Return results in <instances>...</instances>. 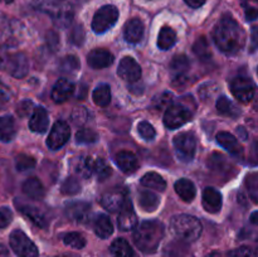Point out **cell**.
<instances>
[{
  "label": "cell",
  "mask_w": 258,
  "mask_h": 257,
  "mask_svg": "<svg viewBox=\"0 0 258 257\" xmlns=\"http://www.w3.org/2000/svg\"><path fill=\"white\" fill-rule=\"evenodd\" d=\"M170 229L176 238L190 243L201 237L203 227L197 217L190 214H179L171 219Z\"/></svg>",
  "instance_id": "3957f363"
},
{
  "label": "cell",
  "mask_w": 258,
  "mask_h": 257,
  "mask_svg": "<svg viewBox=\"0 0 258 257\" xmlns=\"http://www.w3.org/2000/svg\"><path fill=\"white\" fill-rule=\"evenodd\" d=\"M116 164H117L118 168L121 169V171L125 174H131L138 169V158L134 153L131 151H118L116 154V158H115Z\"/></svg>",
  "instance_id": "7402d4cb"
},
{
  "label": "cell",
  "mask_w": 258,
  "mask_h": 257,
  "mask_svg": "<svg viewBox=\"0 0 258 257\" xmlns=\"http://www.w3.org/2000/svg\"><path fill=\"white\" fill-rule=\"evenodd\" d=\"M93 228H95V233L102 239L108 238L113 233V224L106 214L96 216L95 221H93Z\"/></svg>",
  "instance_id": "603a6c76"
},
{
  "label": "cell",
  "mask_w": 258,
  "mask_h": 257,
  "mask_svg": "<svg viewBox=\"0 0 258 257\" xmlns=\"http://www.w3.org/2000/svg\"><path fill=\"white\" fill-rule=\"evenodd\" d=\"M246 185L248 188V193L251 196L252 201L257 202V191H258V179H257V174L252 173L247 176L246 179Z\"/></svg>",
  "instance_id": "bcb514c9"
},
{
  "label": "cell",
  "mask_w": 258,
  "mask_h": 257,
  "mask_svg": "<svg viewBox=\"0 0 258 257\" xmlns=\"http://www.w3.org/2000/svg\"><path fill=\"white\" fill-rule=\"evenodd\" d=\"M229 257H256L253 249L248 246H241L228 253Z\"/></svg>",
  "instance_id": "681fc988"
},
{
  "label": "cell",
  "mask_w": 258,
  "mask_h": 257,
  "mask_svg": "<svg viewBox=\"0 0 258 257\" xmlns=\"http://www.w3.org/2000/svg\"><path fill=\"white\" fill-rule=\"evenodd\" d=\"M14 203L15 207L18 208V211L22 212V213L24 214V216H27L29 219H32L38 227H40V228L47 227V219H45L44 214L39 211V208L30 206V204L23 203L20 199H15Z\"/></svg>",
  "instance_id": "2e32d148"
},
{
  "label": "cell",
  "mask_w": 258,
  "mask_h": 257,
  "mask_svg": "<svg viewBox=\"0 0 258 257\" xmlns=\"http://www.w3.org/2000/svg\"><path fill=\"white\" fill-rule=\"evenodd\" d=\"M12 98V91L7 85L0 82V102H8Z\"/></svg>",
  "instance_id": "db71d44e"
},
{
  "label": "cell",
  "mask_w": 258,
  "mask_h": 257,
  "mask_svg": "<svg viewBox=\"0 0 258 257\" xmlns=\"http://www.w3.org/2000/svg\"><path fill=\"white\" fill-rule=\"evenodd\" d=\"M165 234V227L161 222L145 221L136 227L134 232V242L144 253H154L158 249Z\"/></svg>",
  "instance_id": "7a4b0ae2"
},
{
  "label": "cell",
  "mask_w": 258,
  "mask_h": 257,
  "mask_svg": "<svg viewBox=\"0 0 258 257\" xmlns=\"http://www.w3.org/2000/svg\"><path fill=\"white\" fill-rule=\"evenodd\" d=\"M0 257H10L9 251H8V248L4 244H0Z\"/></svg>",
  "instance_id": "6125c7cd"
},
{
  "label": "cell",
  "mask_w": 258,
  "mask_h": 257,
  "mask_svg": "<svg viewBox=\"0 0 258 257\" xmlns=\"http://www.w3.org/2000/svg\"><path fill=\"white\" fill-rule=\"evenodd\" d=\"M174 188H175V191L183 201L191 202L196 198V185H194L193 181H190L189 179H179L175 183V185H174Z\"/></svg>",
  "instance_id": "484cf974"
},
{
  "label": "cell",
  "mask_w": 258,
  "mask_h": 257,
  "mask_svg": "<svg viewBox=\"0 0 258 257\" xmlns=\"http://www.w3.org/2000/svg\"><path fill=\"white\" fill-rule=\"evenodd\" d=\"M237 135H238L239 139H242V140H246L247 138H248V134H247V131L244 130V127H242V126H239V127H237Z\"/></svg>",
  "instance_id": "91938a15"
},
{
  "label": "cell",
  "mask_w": 258,
  "mask_h": 257,
  "mask_svg": "<svg viewBox=\"0 0 258 257\" xmlns=\"http://www.w3.org/2000/svg\"><path fill=\"white\" fill-rule=\"evenodd\" d=\"M71 136V128L67 125L66 121H57L53 125L52 130H50L49 135L47 139V146L50 150H58L62 148L66 143L68 141Z\"/></svg>",
  "instance_id": "30bf717a"
},
{
  "label": "cell",
  "mask_w": 258,
  "mask_h": 257,
  "mask_svg": "<svg viewBox=\"0 0 258 257\" xmlns=\"http://www.w3.org/2000/svg\"><path fill=\"white\" fill-rule=\"evenodd\" d=\"M242 8L244 9L246 19L252 22L258 17V0H241Z\"/></svg>",
  "instance_id": "7bdbcfd3"
},
{
  "label": "cell",
  "mask_w": 258,
  "mask_h": 257,
  "mask_svg": "<svg viewBox=\"0 0 258 257\" xmlns=\"http://www.w3.org/2000/svg\"><path fill=\"white\" fill-rule=\"evenodd\" d=\"M176 43V33L173 28L163 27L158 37V47L161 50H168Z\"/></svg>",
  "instance_id": "f1b7e54d"
},
{
  "label": "cell",
  "mask_w": 258,
  "mask_h": 257,
  "mask_svg": "<svg viewBox=\"0 0 258 257\" xmlns=\"http://www.w3.org/2000/svg\"><path fill=\"white\" fill-rule=\"evenodd\" d=\"M193 52L201 60H204V62H206V60L211 59L212 52L211 48H209L208 40H207L206 37H201L196 43H194Z\"/></svg>",
  "instance_id": "e575fe53"
},
{
  "label": "cell",
  "mask_w": 258,
  "mask_h": 257,
  "mask_svg": "<svg viewBox=\"0 0 258 257\" xmlns=\"http://www.w3.org/2000/svg\"><path fill=\"white\" fill-rule=\"evenodd\" d=\"M93 102L100 107H106L111 101V90L110 86L106 83H101L93 91Z\"/></svg>",
  "instance_id": "d6a6232c"
},
{
  "label": "cell",
  "mask_w": 258,
  "mask_h": 257,
  "mask_svg": "<svg viewBox=\"0 0 258 257\" xmlns=\"http://www.w3.org/2000/svg\"><path fill=\"white\" fill-rule=\"evenodd\" d=\"M10 247L18 257H38V248L32 239L20 229H15L10 234Z\"/></svg>",
  "instance_id": "5b68a950"
},
{
  "label": "cell",
  "mask_w": 258,
  "mask_h": 257,
  "mask_svg": "<svg viewBox=\"0 0 258 257\" xmlns=\"http://www.w3.org/2000/svg\"><path fill=\"white\" fill-rule=\"evenodd\" d=\"M93 173L96 174L98 180L103 181L110 178L111 174H112V169L110 168V165L103 159H97L93 163Z\"/></svg>",
  "instance_id": "d590c367"
},
{
  "label": "cell",
  "mask_w": 258,
  "mask_h": 257,
  "mask_svg": "<svg viewBox=\"0 0 258 257\" xmlns=\"http://www.w3.org/2000/svg\"><path fill=\"white\" fill-rule=\"evenodd\" d=\"M127 197V190L123 186H116L111 190L106 191L101 198V204L105 209L110 212L120 211L121 207L123 206Z\"/></svg>",
  "instance_id": "8fae6325"
},
{
  "label": "cell",
  "mask_w": 258,
  "mask_h": 257,
  "mask_svg": "<svg viewBox=\"0 0 258 257\" xmlns=\"http://www.w3.org/2000/svg\"><path fill=\"white\" fill-rule=\"evenodd\" d=\"M85 29L81 24H77L73 27L72 32L70 34V40L71 43H73L75 45H82L83 40H85Z\"/></svg>",
  "instance_id": "7dc6e473"
},
{
  "label": "cell",
  "mask_w": 258,
  "mask_h": 257,
  "mask_svg": "<svg viewBox=\"0 0 258 257\" xmlns=\"http://www.w3.org/2000/svg\"><path fill=\"white\" fill-rule=\"evenodd\" d=\"M214 42L217 47L227 55H236L246 44V34L238 23L231 17L224 15L213 32Z\"/></svg>",
  "instance_id": "6da1fadb"
},
{
  "label": "cell",
  "mask_w": 258,
  "mask_h": 257,
  "mask_svg": "<svg viewBox=\"0 0 258 257\" xmlns=\"http://www.w3.org/2000/svg\"><path fill=\"white\" fill-rule=\"evenodd\" d=\"M80 59L76 55H67L60 60L59 70L60 72L67 73V75H72V73L77 72L80 70Z\"/></svg>",
  "instance_id": "8d00e7d4"
},
{
  "label": "cell",
  "mask_w": 258,
  "mask_h": 257,
  "mask_svg": "<svg viewBox=\"0 0 258 257\" xmlns=\"http://www.w3.org/2000/svg\"><path fill=\"white\" fill-rule=\"evenodd\" d=\"M217 111H218L221 115L228 116V117H238L241 115V110L234 105V102H232L228 97L226 96H221V97L217 100Z\"/></svg>",
  "instance_id": "4316f807"
},
{
  "label": "cell",
  "mask_w": 258,
  "mask_h": 257,
  "mask_svg": "<svg viewBox=\"0 0 258 257\" xmlns=\"http://www.w3.org/2000/svg\"><path fill=\"white\" fill-rule=\"evenodd\" d=\"M138 131L144 140H153L156 136V131L154 126L148 121H141L138 125Z\"/></svg>",
  "instance_id": "ee69618b"
},
{
  "label": "cell",
  "mask_w": 258,
  "mask_h": 257,
  "mask_svg": "<svg viewBox=\"0 0 258 257\" xmlns=\"http://www.w3.org/2000/svg\"><path fill=\"white\" fill-rule=\"evenodd\" d=\"M170 68L175 75H181L185 73V71L189 68V59L185 54H178L173 58L170 63Z\"/></svg>",
  "instance_id": "ab89813d"
},
{
  "label": "cell",
  "mask_w": 258,
  "mask_h": 257,
  "mask_svg": "<svg viewBox=\"0 0 258 257\" xmlns=\"http://www.w3.org/2000/svg\"><path fill=\"white\" fill-rule=\"evenodd\" d=\"M87 91H88V88L86 87L85 85H81L80 87L77 88V93H76V96H77L78 100H83V98L87 96Z\"/></svg>",
  "instance_id": "6f0895ef"
},
{
  "label": "cell",
  "mask_w": 258,
  "mask_h": 257,
  "mask_svg": "<svg viewBox=\"0 0 258 257\" xmlns=\"http://www.w3.org/2000/svg\"><path fill=\"white\" fill-rule=\"evenodd\" d=\"M87 62L90 67L95 68V70H102V68H107L112 65L113 55L110 50L103 49V48H96L88 53Z\"/></svg>",
  "instance_id": "5bb4252c"
},
{
  "label": "cell",
  "mask_w": 258,
  "mask_h": 257,
  "mask_svg": "<svg viewBox=\"0 0 258 257\" xmlns=\"http://www.w3.org/2000/svg\"><path fill=\"white\" fill-rule=\"evenodd\" d=\"M136 224H138V216L135 213V209L130 199H126L118 213L117 226L121 231H131L135 228Z\"/></svg>",
  "instance_id": "4fadbf2b"
},
{
  "label": "cell",
  "mask_w": 258,
  "mask_h": 257,
  "mask_svg": "<svg viewBox=\"0 0 258 257\" xmlns=\"http://www.w3.org/2000/svg\"><path fill=\"white\" fill-rule=\"evenodd\" d=\"M159 203H160V201H159V197L156 194L149 190H141L139 193V204L144 211L154 212L158 208Z\"/></svg>",
  "instance_id": "1f68e13d"
},
{
  "label": "cell",
  "mask_w": 258,
  "mask_h": 257,
  "mask_svg": "<svg viewBox=\"0 0 258 257\" xmlns=\"http://www.w3.org/2000/svg\"><path fill=\"white\" fill-rule=\"evenodd\" d=\"M144 32H145L144 23L139 18H133V19H130L126 23L125 29H123V35H125V39L128 43L136 44V43H139L143 39Z\"/></svg>",
  "instance_id": "9a60e30c"
},
{
  "label": "cell",
  "mask_w": 258,
  "mask_h": 257,
  "mask_svg": "<svg viewBox=\"0 0 258 257\" xmlns=\"http://www.w3.org/2000/svg\"><path fill=\"white\" fill-rule=\"evenodd\" d=\"M23 193L29 198L39 201L44 197V186L38 178H29L23 184Z\"/></svg>",
  "instance_id": "cb8c5ba5"
},
{
  "label": "cell",
  "mask_w": 258,
  "mask_h": 257,
  "mask_svg": "<svg viewBox=\"0 0 258 257\" xmlns=\"http://www.w3.org/2000/svg\"><path fill=\"white\" fill-rule=\"evenodd\" d=\"M75 92V85L67 78H60L57 81L52 90V98L54 102L63 103Z\"/></svg>",
  "instance_id": "e0dca14e"
},
{
  "label": "cell",
  "mask_w": 258,
  "mask_h": 257,
  "mask_svg": "<svg viewBox=\"0 0 258 257\" xmlns=\"http://www.w3.org/2000/svg\"><path fill=\"white\" fill-rule=\"evenodd\" d=\"M62 193L67 194V196H73V194H77L81 190V185L78 183V180L73 176L68 178L64 183L62 184Z\"/></svg>",
  "instance_id": "f6af8a7d"
},
{
  "label": "cell",
  "mask_w": 258,
  "mask_h": 257,
  "mask_svg": "<svg viewBox=\"0 0 258 257\" xmlns=\"http://www.w3.org/2000/svg\"><path fill=\"white\" fill-rule=\"evenodd\" d=\"M251 221H252V223H253V224H256V223H257V212H254V213L252 214Z\"/></svg>",
  "instance_id": "be15d7a7"
},
{
  "label": "cell",
  "mask_w": 258,
  "mask_h": 257,
  "mask_svg": "<svg viewBox=\"0 0 258 257\" xmlns=\"http://www.w3.org/2000/svg\"><path fill=\"white\" fill-rule=\"evenodd\" d=\"M63 242H64L67 246L72 247V248L81 249L86 246V238L78 232H71V233H67L63 238Z\"/></svg>",
  "instance_id": "74e56055"
},
{
  "label": "cell",
  "mask_w": 258,
  "mask_h": 257,
  "mask_svg": "<svg viewBox=\"0 0 258 257\" xmlns=\"http://www.w3.org/2000/svg\"><path fill=\"white\" fill-rule=\"evenodd\" d=\"M53 22L57 27L64 28L70 25V23L72 22L73 18V12L71 9V7H58L54 12L52 13Z\"/></svg>",
  "instance_id": "4dcf8cb0"
},
{
  "label": "cell",
  "mask_w": 258,
  "mask_h": 257,
  "mask_svg": "<svg viewBox=\"0 0 258 257\" xmlns=\"http://www.w3.org/2000/svg\"><path fill=\"white\" fill-rule=\"evenodd\" d=\"M9 48L7 45H0V70L3 68V65H4L5 59L8 57V53H9Z\"/></svg>",
  "instance_id": "9f6ffc18"
},
{
  "label": "cell",
  "mask_w": 258,
  "mask_h": 257,
  "mask_svg": "<svg viewBox=\"0 0 258 257\" xmlns=\"http://www.w3.org/2000/svg\"><path fill=\"white\" fill-rule=\"evenodd\" d=\"M191 112L189 107L181 105V103H176V105H170L165 110V115H164V125L170 130L178 128L180 126L185 125L188 121L191 120Z\"/></svg>",
  "instance_id": "52a82bcc"
},
{
  "label": "cell",
  "mask_w": 258,
  "mask_h": 257,
  "mask_svg": "<svg viewBox=\"0 0 258 257\" xmlns=\"http://www.w3.org/2000/svg\"><path fill=\"white\" fill-rule=\"evenodd\" d=\"M13 221V212L8 207H0V228H5Z\"/></svg>",
  "instance_id": "f907efd6"
},
{
  "label": "cell",
  "mask_w": 258,
  "mask_h": 257,
  "mask_svg": "<svg viewBox=\"0 0 258 257\" xmlns=\"http://www.w3.org/2000/svg\"><path fill=\"white\" fill-rule=\"evenodd\" d=\"M97 139V133H95L92 128H81V130L76 134V141H77L78 144H83V145L96 143Z\"/></svg>",
  "instance_id": "b9f144b4"
},
{
  "label": "cell",
  "mask_w": 258,
  "mask_h": 257,
  "mask_svg": "<svg viewBox=\"0 0 258 257\" xmlns=\"http://www.w3.org/2000/svg\"><path fill=\"white\" fill-rule=\"evenodd\" d=\"M58 42H59V39H58V35L54 32L50 30V32L47 33V43L52 49H55L58 47Z\"/></svg>",
  "instance_id": "11a10c76"
},
{
  "label": "cell",
  "mask_w": 258,
  "mask_h": 257,
  "mask_svg": "<svg viewBox=\"0 0 258 257\" xmlns=\"http://www.w3.org/2000/svg\"><path fill=\"white\" fill-rule=\"evenodd\" d=\"M117 75L130 83L139 82L141 78V67L134 58L125 57L121 59L117 68Z\"/></svg>",
  "instance_id": "7c38bea8"
},
{
  "label": "cell",
  "mask_w": 258,
  "mask_h": 257,
  "mask_svg": "<svg viewBox=\"0 0 258 257\" xmlns=\"http://www.w3.org/2000/svg\"><path fill=\"white\" fill-rule=\"evenodd\" d=\"M4 2L8 3V4H10V3H13V2H14V0H4Z\"/></svg>",
  "instance_id": "03108f58"
},
{
  "label": "cell",
  "mask_w": 258,
  "mask_h": 257,
  "mask_svg": "<svg viewBox=\"0 0 258 257\" xmlns=\"http://www.w3.org/2000/svg\"><path fill=\"white\" fill-rule=\"evenodd\" d=\"M28 70H29V62L27 55L22 52H9L2 68V71H5L15 78L25 77Z\"/></svg>",
  "instance_id": "ba28073f"
},
{
  "label": "cell",
  "mask_w": 258,
  "mask_h": 257,
  "mask_svg": "<svg viewBox=\"0 0 258 257\" xmlns=\"http://www.w3.org/2000/svg\"><path fill=\"white\" fill-rule=\"evenodd\" d=\"M118 9L115 5H105L96 12L92 20V29L97 34L107 32L118 20Z\"/></svg>",
  "instance_id": "277c9868"
},
{
  "label": "cell",
  "mask_w": 258,
  "mask_h": 257,
  "mask_svg": "<svg viewBox=\"0 0 258 257\" xmlns=\"http://www.w3.org/2000/svg\"><path fill=\"white\" fill-rule=\"evenodd\" d=\"M203 207L209 213H218L222 208V194L213 186L203 190Z\"/></svg>",
  "instance_id": "ac0fdd59"
},
{
  "label": "cell",
  "mask_w": 258,
  "mask_h": 257,
  "mask_svg": "<svg viewBox=\"0 0 258 257\" xmlns=\"http://www.w3.org/2000/svg\"><path fill=\"white\" fill-rule=\"evenodd\" d=\"M140 183L141 185H144L145 188L154 189V190L164 191L166 189V181L164 180L163 176L159 175L158 173H154V171L146 173L145 175L141 178Z\"/></svg>",
  "instance_id": "83f0119b"
},
{
  "label": "cell",
  "mask_w": 258,
  "mask_h": 257,
  "mask_svg": "<svg viewBox=\"0 0 258 257\" xmlns=\"http://www.w3.org/2000/svg\"><path fill=\"white\" fill-rule=\"evenodd\" d=\"M171 85L176 88H183L188 85V77L185 76V73H181V75H175L174 76L173 81H171Z\"/></svg>",
  "instance_id": "f5cc1de1"
},
{
  "label": "cell",
  "mask_w": 258,
  "mask_h": 257,
  "mask_svg": "<svg viewBox=\"0 0 258 257\" xmlns=\"http://www.w3.org/2000/svg\"><path fill=\"white\" fill-rule=\"evenodd\" d=\"M48 125H49V118H48V112L44 107L38 106L35 107L32 117L29 120V128L34 133L43 134L47 131Z\"/></svg>",
  "instance_id": "44dd1931"
},
{
  "label": "cell",
  "mask_w": 258,
  "mask_h": 257,
  "mask_svg": "<svg viewBox=\"0 0 258 257\" xmlns=\"http://www.w3.org/2000/svg\"><path fill=\"white\" fill-rule=\"evenodd\" d=\"M17 134V125L12 116H0V140L9 143Z\"/></svg>",
  "instance_id": "d4e9b609"
},
{
  "label": "cell",
  "mask_w": 258,
  "mask_h": 257,
  "mask_svg": "<svg viewBox=\"0 0 258 257\" xmlns=\"http://www.w3.org/2000/svg\"><path fill=\"white\" fill-rule=\"evenodd\" d=\"M256 42H257V27H253L252 28V43H253V45H252V50L254 49V47H256Z\"/></svg>",
  "instance_id": "94428289"
},
{
  "label": "cell",
  "mask_w": 258,
  "mask_h": 257,
  "mask_svg": "<svg viewBox=\"0 0 258 257\" xmlns=\"http://www.w3.org/2000/svg\"><path fill=\"white\" fill-rule=\"evenodd\" d=\"M184 2L186 3V5H189L190 8H201L202 5H204V3L207 2V0H184Z\"/></svg>",
  "instance_id": "680465c9"
},
{
  "label": "cell",
  "mask_w": 258,
  "mask_h": 257,
  "mask_svg": "<svg viewBox=\"0 0 258 257\" xmlns=\"http://www.w3.org/2000/svg\"><path fill=\"white\" fill-rule=\"evenodd\" d=\"M93 163L92 158L90 156H80V158L76 159L75 163V169L81 176L83 178H90L93 173Z\"/></svg>",
  "instance_id": "836d02e7"
},
{
  "label": "cell",
  "mask_w": 258,
  "mask_h": 257,
  "mask_svg": "<svg viewBox=\"0 0 258 257\" xmlns=\"http://www.w3.org/2000/svg\"><path fill=\"white\" fill-rule=\"evenodd\" d=\"M174 148L178 158L184 163L194 159L197 151V139L191 133H181L174 138Z\"/></svg>",
  "instance_id": "8992f818"
},
{
  "label": "cell",
  "mask_w": 258,
  "mask_h": 257,
  "mask_svg": "<svg viewBox=\"0 0 258 257\" xmlns=\"http://www.w3.org/2000/svg\"><path fill=\"white\" fill-rule=\"evenodd\" d=\"M88 120V111L85 107H76L72 112V121L75 125L82 126L83 123L87 122Z\"/></svg>",
  "instance_id": "c3c4849f"
},
{
  "label": "cell",
  "mask_w": 258,
  "mask_h": 257,
  "mask_svg": "<svg viewBox=\"0 0 258 257\" xmlns=\"http://www.w3.org/2000/svg\"><path fill=\"white\" fill-rule=\"evenodd\" d=\"M231 91L234 97L243 103H248L253 98L256 86L248 77H236L231 82Z\"/></svg>",
  "instance_id": "9c48e42d"
},
{
  "label": "cell",
  "mask_w": 258,
  "mask_h": 257,
  "mask_svg": "<svg viewBox=\"0 0 258 257\" xmlns=\"http://www.w3.org/2000/svg\"><path fill=\"white\" fill-rule=\"evenodd\" d=\"M217 143L234 156H241L243 153V148L238 143V140L232 134L226 133V131H221L217 134Z\"/></svg>",
  "instance_id": "ffe728a7"
},
{
  "label": "cell",
  "mask_w": 258,
  "mask_h": 257,
  "mask_svg": "<svg viewBox=\"0 0 258 257\" xmlns=\"http://www.w3.org/2000/svg\"><path fill=\"white\" fill-rule=\"evenodd\" d=\"M32 108H33L32 101L25 100V101H23V102L19 103V106H18V108H17V112L20 117H25V116L29 115L30 111H32Z\"/></svg>",
  "instance_id": "816d5d0a"
},
{
  "label": "cell",
  "mask_w": 258,
  "mask_h": 257,
  "mask_svg": "<svg viewBox=\"0 0 258 257\" xmlns=\"http://www.w3.org/2000/svg\"><path fill=\"white\" fill-rule=\"evenodd\" d=\"M37 164L35 159L33 156L27 155V154H19V155L15 158V168L19 171H25L33 169Z\"/></svg>",
  "instance_id": "60d3db41"
},
{
  "label": "cell",
  "mask_w": 258,
  "mask_h": 257,
  "mask_svg": "<svg viewBox=\"0 0 258 257\" xmlns=\"http://www.w3.org/2000/svg\"><path fill=\"white\" fill-rule=\"evenodd\" d=\"M66 213L76 223L83 224L90 219L91 207L90 204L85 203V202H78V203H73L68 206L67 209H66Z\"/></svg>",
  "instance_id": "d6986e66"
},
{
  "label": "cell",
  "mask_w": 258,
  "mask_h": 257,
  "mask_svg": "<svg viewBox=\"0 0 258 257\" xmlns=\"http://www.w3.org/2000/svg\"><path fill=\"white\" fill-rule=\"evenodd\" d=\"M57 257H75V256H71V254H60V256H57Z\"/></svg>",
  "instance_id": "e7e4bbea"
},
{
  "label": "cell",
  "mask_w": 258,
  "mask_h": 257,
  "mask_svg": "<svg viewBox=\"0 0 258 257\" xmlns=\"http://www.w3.org/2000/svg\"><path fill=\"white\" fill-rule=\"evenodd\" d=\"M110 252L112 257H134V249L128 244V242L123 238H117L112 242L110 247Z\"/></svg>",
  "instance_id": "f546056e"
},
{
  "label": "cell",
  "mask_w": 258,
  "mask_h": 257,
  "mask_svg": "<svg viewBox=\"0 0 258 257\" xmlns=\"http://www.w3.org/2000/svg\"><path fill=\"white\" fill-rule=\"evenodd\" d=\"M173 98H174V96L171 92L160 93V95H158L154 97L153 107L158 111L166 110V108H168L169 106L173 103Z\"/></svg>",
  "instance_id": "f35d334b"
}]
</instances>
